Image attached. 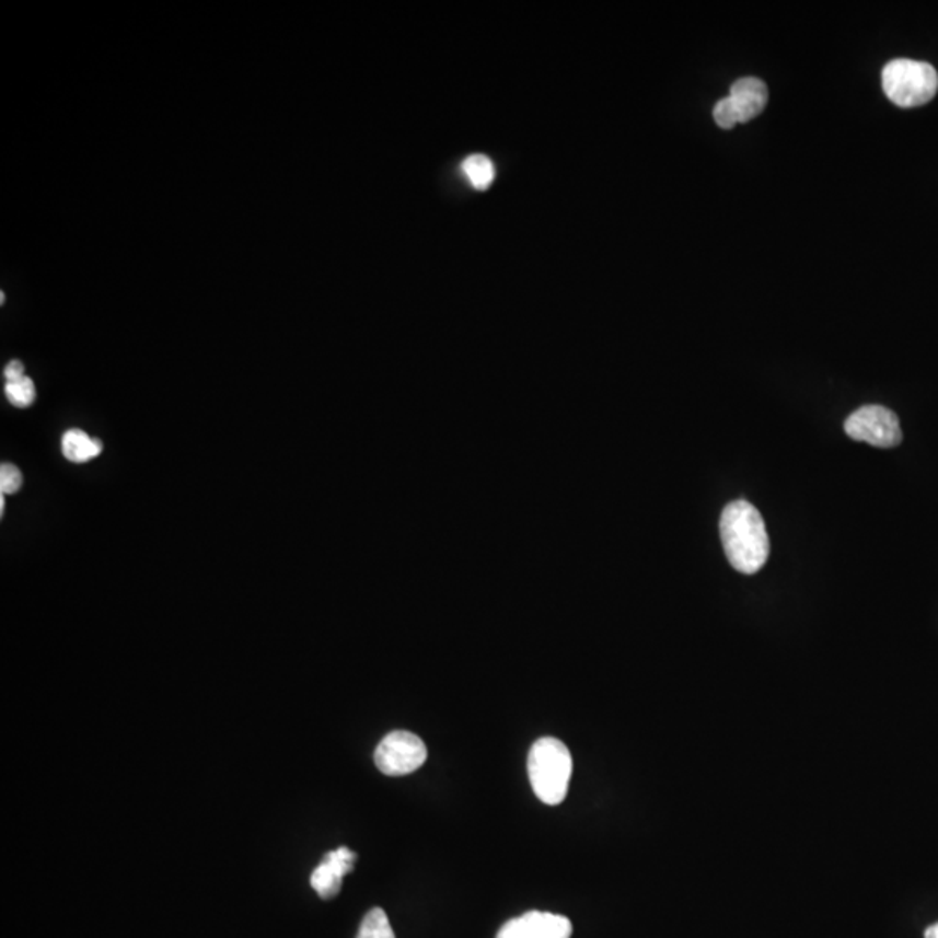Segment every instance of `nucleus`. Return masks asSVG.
<instances>
[{
    "label": "nucleus",
    "mask_w": 938,
    "mask_h": 938,
    "mask_svg": "<svg viewBox=\"0 0 938 938\" xmlns=\"http://www.w3.org/2000/svg\"><path fill=\"white\" fill-rule=\"evenodd\" d=\"M4 393L9 404L18 408L30 407V405L34 404L35 396H37L34 381L26 378V375L14 379V381H5Z\"/></svg>",
    "instance_id": "obj_11"
},
{
    "label": "nucleus",
    "mask_w": 938,
    "mask_h": 938,
    "mask_svg": "<svg viewBox=\"0 0 938 938\" xmlns=\"http://www.w3.org/2000/svg\"><path fill=\"white\" fill-rule=\"evenodd\" d=\"M23 487V473L14 464L4 463L0 466V493L2 496H13Z\"/></svg>",
    "instance_id": "obj_13"
},
{
    "label": "nucleus",
    "mask_w": 938,
    "mask_h": 938,
    "mask_svg": "<svg viewBox=\"0 0 938 938\" xmlns=\"http://www.w3.org/2000/svg\"><path fill=\"white\" fill-rule=\"evenodd\" d=\"M61 452L72 463L84 464L103 452V443L91 438L82 429H68L61 437Z\"/></svg>",
    "instance_id": "obj_9"
},
{
    "label": "nucleus",
    "mask_w": 938,
    "mask_h": 938,
    "mask_svg": "<svg viewBox=\"0 0 938 938\" xmlns=\"http://www.w3.org/2000/svg\"><path fill=\"white\" fill-rule=\"evenodd\" d=\"M572 777V754L567 745L553 737H543L529 754V778L539 800L560 804L567 798Z\"/></svg>",
    "instance_id": "obj_2"
},
{
    "label": "nucleus",
    "mask_w": 938,
    "mask_h": 938,
    "mask_svg": "<svg viewBox=\"0 0 938 938\" xmlns=\"http://www.w3.org/2000/svg\"><path fill=\"white\" fill-rule=\"evenodd\" d=\"M721 543L728 561L742 574H756L771 555V539L760 511L748 501H733L720 518Z\"/></svg>",
    "instance_id": "obj_1"
},
{
    "label": "nucleus",
    "mask_w": 938,
    "mask_h": 938,
    "mask_svg": "<svg viewBox=\"0 0 938 938\" xmlns=\"http://www.w3.org/2000/svg\"><path fill=\"white\" fill-rule=\"evenodd\" d=\"M461 169H463L467 182L472 183L473 188L476 189L488 188L496 177V167H494L493 161L485 155L467 157Z\"/></svg>",
    "instance_id": "obj_10"
},
{
    "label": "nucleus",
    "mask_w": 938,
    "mask_h": 938,
    "mask_svg": "<svg viewBox=\"0 0 938 938\" xmlns=\"http://www.w3.org/2000/svg\"><path fill=\"white\" fill-rule=\"evenodd\" d=\"M357 938H395L392 925L383 910L369 911L363 917Z\"/></svg>",
    "instance_id": "obj_12"
},
{
    "label": "nucleus",
    "mask_w": 938,
    "mask_h": 938,
    "mask_svg": "<svg viewBox=\"0 0 938 938\" xmlns=\"http://www.w3.org/2000/svg\"><path fill=\"white\" fill-rule=\"evenodd\" d=\"M925 938H938V923L926 928Z\"/></svg>",
    "instance_id": "obj_15"
},
{
    "label": "nucleus",
    "mask_w": 938,
    "mask_h": 938,
    "mask_svg": "<svg viewBox=\"0 0 938 938\" xmlns=\"http://www.w3.org/2000/svg\"><path fill=\"white\" fill-rule=\"evenodd\" d=\"M768 102V89L756 77L739 79L730 89V94L716 103L713 109L715 123L721 129H733L739 124L750 123L762 114Z\"/></svg>",
    "instance_id": "obj_4"
},
{
    "label": "nucleus",
    "mask_w": 938,
    "mask_h": 938,
    "mask_svg": "<svg viewBox=\"0 0 938 938\" xmlns=\"http://www.w3.org/2000/svg\"><path fill=\"white\" fill-rule=\"evenodd\" d=\"M25 375V366H23L20 360H13V362H9L4 369V378L5 381H14V379H20Z\"/></svg>",
    "instance_id": "obj_14"
},
{
    "label": "nucleus",
    "mask_w": 938,
    "mask_h": 938,
    "mask_svg": "<svg viewBox=\"0 0 938 938\" xmlns=\"http://www.w3.org/2000/svg\"><path fill=\"white\" fill-rule=\"evenodd\" d=\"M572 923L560 914L531 911L502 926L496 938H570Z\"/></svg>",
    "instance_id": "obj_7"
},
{
    "label": "nucleus",
    "mask_w": 938,
    "mask_h": 938,
    "mask_svg": "<svg viewBox=\"0 0 938 938\" xmlns=\"http://www.w3.org/2000/svg\"><path fill=\"white\" fill-rule=\"evenodd\" d=\"M845 431L848 437L857 442H866L869 445L896 447L902 442V428L899 417L890 408L881 405H867L858 408L845 422Z\"/></svg>",
    "instance_id": "obj_6"
},
{
    "label": "nucleus",
    "mask_w": 938,
    "mask_h": 938,
    "mask_svg": "<svg viewBox=\"0 0 938 938\" xmlns=\"http://www.w3.org/2000/svg\"><path fill=\"white\" fill-rule=\"evenodd\" d=\"M355 862H357V854L349 850L348 846H339L337 850L328 852L321 866L312 872L310 883L313 890L324 901H331L341 892L343 880L346 875L354 871Z\"/></svg>",
    "instance_id": "obj_8"
},
{
    "label": "nucleus",
    "mask_w": 938,
    "mask_h": 938,
    "mask_svg": "<svg viewBox=\"0 0 938 938\" xmlns=\"http://www.w3.org/2000/svg\"><path fill=\"white\" fill-rule=\"evenodd\" d=\"M881 82L888 100L901 108L926 105L938 91L937 70L916 59H893L883 68Z\"/></svg>",
    "instance_id": "obj_3"
},
{
    "label": "nucleus",
    "mask_w": 938,
    "mask_h": 938,
    "mask_svg": "<svg viewBox=\"0 0 938 938\" xmlns=\"http://www.w3.org/2000/svg\"><path fill=\"white\" fill-rule=\"evenodd\" d=\"M5 496L0 497V514H4Z\"/></svg>",
    "instance_id": "obj_16"
},
{
    "label": "nucleus",
    "mask_w": 938,
    "mask_h": 938,
    "mask_svg": "<svg viewBox=\"0 0 938 938\" xmlns=\"http://www.w3.org/2000/svg\"><path fill=\"white\" fill-rule=\"evenodd\" d=\"M426 760H428V750L425 742L416 733L405 732V730L387 733L383 741L379 742L374 753L379 772L390 777L413 774L425 765Z\"/></svg>",
    "instance_id": "obj_5"
}]
</instances>
